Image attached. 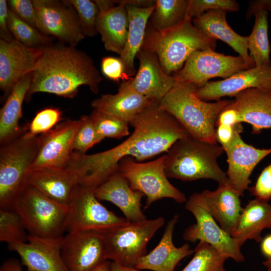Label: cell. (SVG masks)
I'll return each mask as SVG.
<instances>
[{
    "instance_id": "cell-4",
    "label": "cell",
    "mask_w": 271,
    "mask_h": 271,
    "mask_svg": "<svg viewBox=\"0 0 271 271\" xmlns=\"http://www.w3.org/2000/svg\"><path fill=\"white\" fill-rule=\"evenodd\" d=\"M224 150L218 144L199 141L190 136L175 142L165 154L167 177L183 181L211 179L219 184H229L220 167L218 158Z\"/></svg>"
},
{
    "instance_id": "cell-49",
    "label": "cell",
    "mask_w": 271,
    "mask_h": 271,
    "mask_svg": "<svg viewBox=\"0 0 271 271\" xmlns=\"http://www.w3.org/2000/svg\"><path fill=\"white\" fill-rule=\"evenodd\" d=\"M260 250L266 259H271V234L262 238L260 242Z\"/></svg>"
},
{
    "instance_id": "cell-37",
    "label": "cell",
    "mask_w": 271,
    "mask_h": 271,
    "mask_svg": "<svg viewBox=\"0 0 271 271\" xmlns=\"http://www.w3.org/2000/svg\"><path fill=\"white\" fill-rule=\"evenodd\" d=\"M89 115L96 130L104 139H120L129 134V123L117 117L94 109Z\"/></svg>"
},
{
    "instance_id": "cell-23",
    "label": "cell",
    "mask_w": 271,
    "mask_h": 271,
    "mask_svg": "<svg viewBox=\"0 0 271 271\" xmlns=\"http://www.w3.org/2000/svg\"><path fill=\"white\" fill-rule=\"evenodd\" d=\"M27 185L54 200L68 205L79 182L77 174L67 167L44 168L31 171Z\"/></svg>"
},
{
    "instance_id": "cell-20",
    "label": "cell",
    "mask_w": 271,
    "mask_h": 271,
    "mask_svg": "<svg viewBox=\"0 0 271 271\" xmlns=\"http://www.w3.org/2000/svg\"><path fill=\"white\" fill-rule=\"evenodd\" d=\"M249 88L271 90V65L254 66L223 80L208 82L197 89L196 95L204 101H219Z\"/></svg>"
},
{
    "instance_id": "cell-28",
    "label": "cell",
    "mask_w": 271,
    "mask_h": 271,
    "mask_svg": "<svg viewBox=\"0 0 271 271\" xmlns=\"http://www.w3.org/2000/svg\"><path fill=\"white\" fill-rule=\"evenodd\" d=\"M154 101L127 88L119 86L114 94H105L91 102V106L129 123Z\"/></svg>"
},
{
    "instance_id": "cell-2",
    "label": "cell",
    "mask_w": 271,
    "mask_h": 271,
    "mask_svg": "<svg viewBox=\"0 0 271 271\" xmlns=\"http://www.w3.org/2000/svg\"><path fill=\"white\" fill-rule=\"evenodd\" d=\"M101 80L92 59L84 52L70 46L47 45L41 48L27 96L47 92L72 98L83 85L97 93Z\"/></svg>"
},
{
    "instance_id": "cell-36",
    "label": "cell",
    "mask_w": 271,
    "mask_h": 271,
    "mask_svg": "<svg viewBox=\"0 0 271 271\" xmlns=\"http://www.w3.org/2000/svg\"><path fill=\"white\" fill-rule=\"evenodd\" d=\"M19 214L14 209H0V241L9 245L25 242L29 234Z\"/></svg>"
},
{
    "instance_id": "cell-43",
    "label": "cell",
    "mask_w": 271,
    "mask_h": 271,
    "mask_svg": "<svg viewBox=\"0 0 271 271\" xmlns=\"http://www.w3.org/2000/svg\"><path fill=\"white\" fill-rule=\"evenodd\" d=\"M250 191L256 198L266 201L271 199V164L262 171Z\"/></svg>"
},
{
    "instance_id": "cell-30",
    "label": "cell",
    "mask_w": 271,
    "mask_h": 271,
    "mask_svg": "<svg viewBox=\"0 0 271 271\" xmlns=\"http://www.w3.org/2000/svg\"><path fill=\"white\" fill-rule=\"evenodd\" d=\"M265 228H271V204L268 201L255 198L243 208L232 237L240 247L247 239L260 242L262 231Z\"/></svg>"
},
{
    "instance_id": "cell-1",
    "label": "cell",
    "mask_w": 271,
    "mask_h": 271,
    "mask_svg": "<svg viewBox=\"0 0 271 271\" xmlns=\"http://www.w3.org/2000/svg\"><path fill=\"white\" fill-rule=\"evenodd\" d=\"M132 134L119 145L105 151L87 155L73 152L67 167L77 174L79 185L95 189L118 171L123 158L137 162L167 152L188 133L177 120L154 101L129 123Z\"/></svg>"
},
{
    "instance_id": "cell-6",
    "label": "cell",
    "mask_w": 271,
    "mask_h": 271,
    "mask_svg": "<svg viewBox=\"0 0 271 271\" xmlns=\"http://www.w3.org/2000/svg\"><path fill=\"white\" fill-rule=\"evenodd\" d=\"M39 147V136H31L27 126L19 136L1 145L0 209H13L27 185Z\"/></svg>"
},
{
    "instance_id": "cell-11",
    "label": "cell",
    "mask_w": 271,
    "mask_h": 271,
    "mask_svg": "<svg viewBox=\"0 0 271 271\" xmlns=\"http://www.w3.org/2000/svg\"><path fill=\"white\" fill-rule=\"evenodd\" d=\"M185 209L194 215L196 223L184 230L183 237L185 240L206 242L228 258L238 262L244 260L241 247L214 219L200 193L196 192L190 196L186 201Z\"/></svg>"
},
{
    "instance_id": "cell-31",
    "label": "cell",
    "mask_w": 271,
    "mask_h": 271,
    "mask_svg": "<svg viewBox=\"0 0 271 271\" xmlns=\"http://www.w3.org/2000/svg\"><path fill=\"white\" fill-rule=\"evenodd\" d=\"M32 73L21 79L14 86L0 110V144L2 145L21 133L26 126L19 125L22 116V104L27 95Z\"/></svg>"
},
{
    "instance_id": "cell-17",
    "label": "cell",
    "mask_w": 271,
    "mask_h": 271,
    "mask_svg": "<svg viewBox=\"0 0 271 271\" xmlns=\"http://www.w3.org/2000/svg\"><path fill=\"white\" fill-rule=\"evenodd\" d=\"M79 124V119L67 120L39 136V150L32 170L66 167L73 152V139Z\"/></svg>"
},
{
    "instance_id": "cell-15",
    "label": "cell",
    "mask_w": 271,
    "mask_h": 271,
    "mask_svg": "<svg viewBox=\"0 0 271 271\" xmlns=\"http://www.w3.org/2000/svg\"><path fill=\"white\" fill-rule=\"evenodd\" d=\"M61 254L69 271H92L106 260L103 235L94 231L67 232L63 237Z\"/></svg>"
},
{
    "instance_id": "cell-3",
    "label": "cell",
    "mask_w": 271,
    "mask_h": 271,
    "mask_svg": "<svg viewBox=\"0 0 271 271\" xmlns=\"http://www.w3.org/2000/svg\"><path fill=\"white\" fill-rule=\"evenodd\" d=\"M198 88L192 83L176 81L174 87L159 102V105L177 120L190 137L217 144V118L232 100L206 102L196 95Z\"/></svg>"
},
{
    "instance_id": "cell-45",
    "label": "cell",
    "mask_w": 271,
    "mask_h": 271,
    "mask_svg": "<svg viewBox=\"0 0 271 271\" xmlns=\"http://www.w3.org/2000/svg\"><path fill=\"white\" fill-rule=\"evenodd\" d=\"M8 10L7 1H0V36L1 39L6 41L14 39L8 27Z\"/></svg>"
},
{
    "instance_id": "cell-39",
    "label": "cell",
    "mask_w": 271,
    "mask_h": 271,
    "mask_svg": "<svg viewBox=\"0 0 271 271\" xmlns=\"http://www.w3.org/2000/svg\"><path fill=\"white\" fill-rule=\"evenodd\" d=\"M77 14L84 35L93 36L97 33L96 22L99 9L94 2L89 0L68 1Z\"/></svg>"
},
{
    "instance_id": "cell-8",
    "label": "cell",
    "mask_w": 271,
    "mask_h": 271,
    "mask_svg": "<svg viewBox=\"0 0 271 271\" xmlns=\"http://www.w3.org/2000/svg\"><path fill=\"white\" fill-rule=\"evenodd\" d=\"M164 223L162 217L135 222L128 221L101 233L106 259L135 267L147 253L148 242Z\"/></svg>"
},
{
    "instance_id": "cell-46",
    "label": "cell",
    "mask_w": 271,
    "mask_h": 271,
    "mask_svg": "<svg viewBox=\"0 0 271 271\" xmlns=\"http://www.w3.org/2000/svg\"><path fill=\"white\" fill-rule=\"evenodd\" d=\"M228 106L219 115L216 126L219 124L233 126L240 123L237 111Z\"/></svg>"
},
{
    "instance_id": "cell-41",
    "label": "cell",
    "mask_w": 271,
    "mask_h": 271,
    "mask_svg": "<svg viewBox=\"0 0 271 271\" xmlns=\"http://www.w3.org/2000/svg\"><path fill=\"white\" fill-rule=\"evenodd\" d=\"M239 8L234 0H189L188 13L193 19L211 10L236 12Z\"/></svg>"
},
{
    "instance_id": "cell-47",
    "label": "cell",
    "mask_w": 271,
    "mask_h": 271,
    "mask_svg": "<svg viewBox=\"0 0 271 271\" xmlns=\"http://www.w3.org/2000/svg\"><path fill=\"white\" fill-rule=\"evenodd\" d=\"M235 125L232 126L219 124L216 126V139L217 142H219L222 147L227 145L232 139L234 133Z\"/></svg>"
},
{
    "instance_id": "cell-35",
    "label": "cell",
    "mask_w": 271,
    "mask_h": 271,
    "mask_svg": "<svg viewBox=\"0 0 271 271\" xmlns=\"http://www.w3.org/2000/svg\"><path fill=\"white\" fill-rule=\"evenodd\" d=\"M8 23L9 29L15 39L23 44L35 48H41L48 45L49 37L21 19L9 9Z\"/></svg>"
},
{
    "instance_id": "cell-42",
    "label": "cell",
    "mask_w": 271,
    "mask_h": 271,
    "mask_svg": "<svg viewBox=\"0 0 271 271\" xmlns=\"http://www.w3.org/2000/svg\"><path fill=\"white\" fill-rule=\"evenodd\" d=\"M9 9L21 19L36 28V14L32 1L10 0Z\"/></svg>"
},
{
    "instance_id": "cell-48",
    "label": "cell",
    "mask_w": 271,
    "mask_h": 271,
    "mask_svg": "<svg viewBox=\"0 0 271 271\" xmlns=\"http://www.w3.org/2000/svg\"><path fill=\"white\" fill-rule=\"evenodd\" d=\"M259 11H269L271 13V0H255L249 2L245 17L249 19Z\"/></svg>"
},
{
    "instance_id": "cell-34",
    "label": "cell",
    "mask_w": 271,
    "mask_h": 271,
    "mask_svg": "<svg viewBox=\"0 0 271 271\" xmlns=\"http://www.w3.org/2000/svg\"><path fill=\"white\" fill-rule=\"evenodd\" d=\"M194 255L181 271H227L224 266L228 258L206 242L199 241Z\"/></svg>"
},
{
    "instance_id": "cell-29",
    "label": "cell",
    "mask_w": 271,
    "mask_h": 271,
    "mask_svg": "<svg viewBox=\"0 0 271 271\" xmlns=\"http://www.w3.org/2000/svg\"><path fill=\"white\" fill-rule=\"evenodd\" d=\"M121 2L125 5L129 24L125 46L119 58L127 76H130L135 72L134 60L143 45L147 22L155 10V5L141 8L128 4L126 1Z\"/></svg>"
},
{
    "instance_id": "cell-22",
    "label": "cell",
    "mask_w": 271,
    "mask_h": 271,
    "mask_svg": "<svg viewBox=\"0 0 271 271\" xmlns=\"http://www.w3.org/2000/svg\"><path fill=\"white\" fill-rule=\"evenodd\" d=\"M94 194L99 201H108L116 206L129 222L147 219L141 209V200L145 195L133 190L118 170L97 187Z\"/></svg>"
},
{
    "instance_id": "cell-38",
    "label": "cell",
    "mask_w": 271,
    "mask_h": 271,
    "mask_svg": "<svg viewBox=\"0 0 271 271\" xmlns=\"http://www.w3.org/2000/svg\"><path fill=\"white\" fill-rule=\"evenodd\" d=\"M103 139L96 130L90 115H83L79 119V124L73 139V150L85 154L88 150Z\"/></svg>"
},
{
    "instance_id": "cell-50",
    "label": "cell",
    "mask_w": 271,
    "mask_h": 271,
    "mask_svg": "<svg viewBox=\"0 0 271 271\" xmlns=\"http://www.w3.org/2000/svg\"><path fill=\"white\" fill-rule=\"evenodd\" d=\"M0 271H23L19 261L15 259H9L2 265Z\"/></svg>"
},
{
    "instance_id": "cell-51",
    "label": "cell",
    "mask_w": 271,
    "mask_h": 271,
    "mask_svg": "<svg viewBox=\"0 0 271 271\" xmlns=\"http://www.w3.org/2000/svg\"><path fill=\"white\" fill-rule=\"evenodd\" d=\"M110 271H142L135 267L120 264L114 261L110 262Z\"/></svg>"
},
{
    "instance_id": "cell-53",
    "label": "cell",
    "mask_w": 271,
    "mask_h": 271,
    "mask_svg": "<svg viewBox=\"0 0 271 271\" xmlns=\"http://www.w3.org/2000/svg\"><path fill=\"white\" fill-rule=\"evenodd\" d=\"M262 264L266 268V271H271V259H266Z\"/></svg>"
},
{
    "instance_id": "cell-13",
    "label": "cell",
    "mask_w": 271,
    "mask_h": 271,
    "mask_svg": "<svg viewBox=\"0 0 271 271\" xmlns=\"http://www.w3.org/2000/svg\"><path fill=\"white\" fill-rule=\"evenodd\" d=\"M36 14V28L44 35L55 36L75 47L84 38L78 16L68 1H32Z\"/></svg>"
},
{
    "instance_id": "cell-26",
    "label": "cell",
    "mask_w": 271,
    "mask_h": 271,
    "mask_svg": "<svg viewBox=\"0 0 271 271\" xmlns=\"http://www.w3.org/2000/svg\"><path fill=\"white\" fill-rule=\"evenodd\" d=\"M178 219L179 215H175L168 221L159 243L140 259L135 268L152 271H174L182 259L194 252L187 243L177 247L173 243V232Z\"/></svg>"
},
{
    "instance_id": "cell-27",
    "label": "cell",
    "mask_w": 271,
    "mask_h": 271,
    "mask_svg": "<svg viewBox=\"0 0 271 271\" xmlns=\"http://www.w3.org/2000/svg\"><path fill=\"white\" fill-rule=\"evenodd\" d=\"M226 11L211 10L192 19L194 25L208 36L220 40L237 52L247 64L255 66L253 59L248 54L247 38L236 33L228 24Z\"/></svg>"
},
{
    "instance_id": "cell-14",
    "label": "cell",
    "mask_w": 271,
    "mask_h": 271,
    "mask_svg": "<svg viewBox=\"0 0 271 271\" xmlns=\"http://www.w3.org/2000/svg\"><path fill=\"white\" fill-rule=\"evenodd\" d=\"M242 131L241 123L236 124L232 139L222 147L227 158L226 174L229 185L240 196L249 188L250 176L254 168L271 154V148L258 149L244 142L241 137Z\"/></svg>"
},
{
    "instance_id": "cell-9",
    "label": "cell",
    "mask_w": 271,
    "mask_h": 271,
    "mask_svg": "<svg viewBox=\"0 0 271 271\" xmlns=\"http://www.w3.org/2000/svg\"><path fill=\"white\" fill-rule=\"evenodd\" d=\"M165 155L146 163L137 162L132 157L123 158L118 171L127 180L131 188L146 197L144 209L163 198H171L179 203L186 202L185 194L169 181L165 170Z\"/></svg>"
},
{
    "instance_id": "cell-25",
    "label": "cell",
    "mask_w": 271,
    "mask_h": 271,
    "mask_svg": "<svg viewBox=\"0 0 271 271\" xmlns=\"http://www.w3.org/2000/svg\"><path fill=\"white\" fill-rule=\"evenodd\" d=\"M200 193L214 219L232 236L243 210L240 196L229 184H219L215 190H205Z\"/></svg>"
},
{
    "instance_id": "cell-32",
    "label": "cell",
    "mask_w": 271,
    "mask_h": 271,
    "mask_svg": "<svg viewBox=\"0 0 271 271\" xmlns=\"http://www.w3.org/2000/svg\"><path fill=\"white\" fill-rule=\"evenodd\" d=\"M268 14L265 11H259L254 14V25L251 33L247 37L248 49L256 67L271 65Z\"/></svg>"
},
{
    "instance_id": "cell-12",
    "label": "cell",
    "mask_w": 271,
    "mask_h": 271,
    "mask_svg": "<svg viewBox=\"0 0 271 271\" xmlns=\"http://www.w3.org/2000/svg\"><path fill=\"white\" fill-rule=\"evenodd\" d=\"M251 68L239 55H225L213 50H198L190 55L173 76L177 82L192 83L200 88L211 78L224 79Z\"/></svg>"
},
{
    "instance_id": "cell-33",
    "label": "cell",
    "mask_w": 271,
    "mask_h": 271,
    "mask_svg": "<svg viewBox=\"0 0 271 271\" xmlns=\"http://www.w3.org/2000/svg\"><path fill=\"white\" fill-rule=\"evenodd\" d=\"M151 16L152 29L164 31L181 23L185 18L189 0H156Z\"/></svg>"
},
{
    "instance_id": "cell-19",
    "label": "cell",
    "mask_w": 271,
    "mask_h": 271,
    "mask_svg": "<svg viewBox=\"0 0 271 271\" xmlns=\"http://www.w3.org/2000/svg\"><path fill=\"white\" fill-rule=\"evenodd\" d=\"M41 48L28 47L15 39H0V87L5 94H10L21 79L33 72Z\"/></svg>"
},
{
    "instance_id": "cell-7",
    "label": "cell",
    "mask_w": 271,
    "mask_h": 271,
    "mask_svg": "<svg viewBox=\"0 0 271 271\" xmlns=\"http://www.w3.org/2000/svg\"><path fill=\"white\" fill-rule=\"evenodd\" d=\"M29 234L41 237L63 236L68 205L54 200L27 185L13 207Z\"/></svg>"
},
{
    "instance_id": "cell-24",
    "label": "cell",
    "mask_w": 271,
    "mask_h": 271,
    "mask_svg": "<svg viewBox=\"0 0 271 271\" xmlns=\"http://www.w3.org/2000/svg\"><path fill=\"white\" fill-rule=\"evenodd\" d=\"M234 97L228 106L237 111L240 123L250 124L255 133L271 128V90L249 88Z\"/></svg>"
},
{
    "instance_id": "cell-5",
    "label": "cell",
    "mask_w": 271,
    "mask_h": 271,
    "mask_svg": "<svg viewBox=\"0 0 271 271\" xmlns=\"http://www.w3.org/2000/svg\"><path fill=\"white\" fill-rule=\"evenodd\" d=\"M216 46V40L196 28L187 13L184 20L172 28L146 32L142 48L155 53L163 70L171 75L182 69L194 52L214 50Z\"/></svg>"
},
{
    "instance_id": "cell-44",
    "label": "cell",
    "mask_w": 271,
    "mask_h": 271,
    "mask_svg": "<svg viewBox=\"0 0 271 271\" xmlns=\"http://www.w3.org/2000/svg\"><path fill=\"white\" fill-rule=\"evenodd\" d=\"M101 65L103 75L114 81L123 79L127 75L124 65L119 57H103L101 60Z\"/></svg>"
},
{
    "instance_id": "cell-18",
    "label": "cell",
    "mask_w": 271,
    "mask_h": 271,
    "mask_svg": "<svg viewBox=\"0 0 271 271\" xmlns=\"http://www.w3.org/2000/svg\"><path fill=\"white\" fill-rule=\"evenodd\" d=\"M63 237L29 234L26 242L9 244V248L19 255L28 271H69L61 254Z\"/></svg>"
},
{
    "instance_id": "cell-16",
    "label": "cell",
    "mask_w": 271,
    "mask_h": 271,
    "mask_svg": "<svg viewBox=\"0 0 271 271\" xmlns=\"http://www.w3.org/2000/svg\"><path fill=\"white\" fill-rule=\"evenodd\" d=\"M137 57L139 68L134 78L119 86L131 89L152 101L160 102L175 85V77L163 70L154 52L142 48Z\"/></svg>"
},
{
    "instance_id": "cell-52",
    "label": "cell",
    "mask_w": 271,
    "mask_h": 271,
    "mask_svg": "<svg viewBox=\"0 0 271 271\" xmlns=\"http://www.w3.org/2000/svg\"><path fill=\"white\" fill-rule=\"evenodd\" d=\"M110 262L106 260L92 271H110Z\"/></svg>"
},
{
    "instance_id": "cell-40",
    "label": "cell",
    "mask_w": 271,
    "mask_h": 271,
    "mask_svg": "<svg viewBox=\"0 0 271 271\" xmlns=\"http://www.w3.org/2000/svg\"><path fill=\"white\" fill-rule=\"evenodd\" d=\"M62 119V111L58 108L48 107L39 111L27 126L28 133L32 136L45 133L52 129Z\"/></svg>"
},
{
    "instance_id": "cell-10",
    "label": "cell",
    "mask_w": 271,
    "mask_h": 271,
    "mask_svg": "<svg viewBox=\"0 0 271 271\" xmlns=\"http://www.w3.org/2000/svg\"><path fill=\"white\" fill-rule=\"evenodd\" d=\"M94 190L80 185L77 187L68 204L65 223L67 232L102 233L128 222L103 205L95 196Z\"/></svg>"
},
{
    "instance_id": "cell-21",
    "label": "cell",
    "mask_w": 271,
    "mask_h": 271,
    "mask_svg": "<svg viewBox=\"0 0 271 271\" xmlns=\"http://www.w3.org/2000/svg\"><path fill=\"white\" fill-rule=\"evenodd\" d=\"M99 9L96 29L105 49L121 55L125 46L128 30V17L121 1H94Z\"/></svg>"
}]
</instances>
